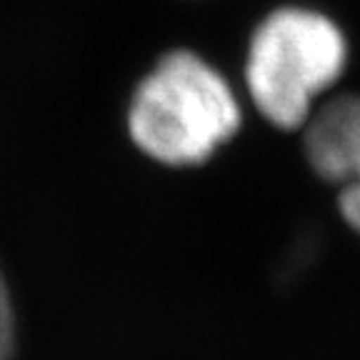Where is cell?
<instances>
[{
	"instance_id": "cell-1",
	"label": "cell",
	"mask_w": 360,
	"mask_h": 360,
	"mask_svg": "<svg viewBox=\"0 0 360 360\" xmlns=\"http://www.w3.org/2000/svg\"><path fill=\"white\" fill-rule=\"evenodd\" d=\"M243 123L233 85L191 51H173L135 85L128 133L155 163L200 165L231 141Z\"/></svg>"
},
{
	"instance_id": "cell-4",
	"label": "cell",
	"mask_w": 360,
	"mask_h": 360,
	"mask_svg": "<svg viewBox=\"0 0 360 360\" xmlns=\"http://www.w3.org/2000/svg\"><path fill=\"white\" fill-rule=\"evenodd\" d=\"M13 340H15V328H13L11 298H8L6 283L0 278V353L13 355Z\"/></svg>"
},
{
	"instance_id": "cell-3",
	"label": "cell",
	"mask_w": 360,
	"mask_h": 360,
	"mask_svg": "<svg viewBox=\"0 0 360 360\" xmlns=\"http://www.w3.org/2000/svg\"><path fill=\"white\" fill-rule=\"evenodd\" d=\"M305 155L326 183L338 186V205L360 236V96H340L305 123Z\"/></svg>"
},
{
	"instance_id": "cell-2",
	"label": "cell",
	"mask_w": 360,
	"mask_h": 360,
	"mask_svg": "<svg viewBox=\"0 0 360 360\" xmlns=\"http://www.w3.org/2000/svg\"><path fill=\"white\" fill-rule=\"evenodd\" d=\"M348 63V40L326 13L283 6L250 35L245 88L255 110L281 130L305 128L315 101L338 83Z\"/></svg>"
},
{
	"instance_id": "cell-5",
	"label": "cell",
	"mask_w": 360,
	"mask_h": 360,
	"mask_svg": "<svg viewBox=\"0 0 360 360\" xmlns=\"http://www.w3.org/2000/svg\"><path fill=\"white\" fill-rule=\"evenodd\" d=\"M0 360H11V355H6V353H0Z\"/></svg>"
}]
</instances>
